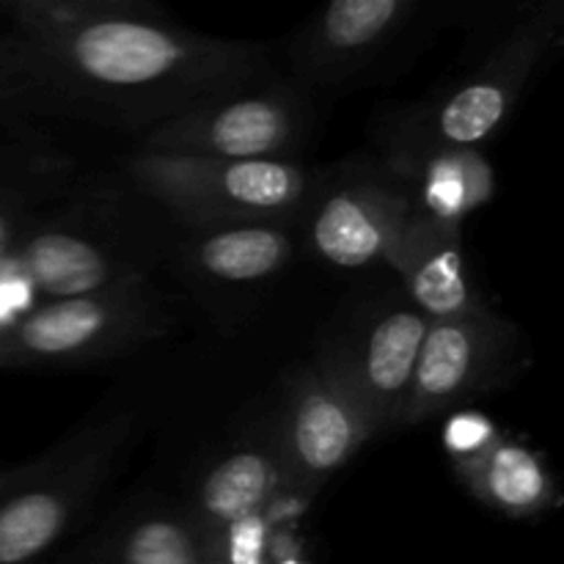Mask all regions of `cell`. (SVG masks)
Returning a JSON list of instances; mask_svg holds the SVG:
<instances>
[{"label": "cell", "instance_id": "30bf717a", "mask_svg": "<svg viewBox=\"0 0 564 564\" xmlns=\"http://www.w3.org/2000/svg\"><path fill=\"white\" fill-rule=\"evenodd\" d=\"M273 427L286 485L303 499L319 494L375 438L358 400L319 350L284 378Z\"/></svg>", "mask_w": 564, "mask_h": 564}, {"label": "cell", "instance_id": "ba28073f", "mask_svg": "<svg viewBox=\"0 0 564 564\" xmlns=\"http://www.w3.org/2000/svg\"><path fill=\"white\" fill-rule=\"evenodd\" d=\"M527 364L523 330L496 308L430 323L394 430L419 427L494 394L523 375Z\"/></svg>", "mask_w": 564, "mask_h": 564}, {"label": "cell", "instance_id": "9a60e30c", "mask_svg": "<svg viewBox=\"0 0 564 564\" xmlns=\"http://www.w3.org/2000/svg\"><path fill=\"white\" fill-rule=\"evenodd\" d=\"M389 268L400 275L405 301L430 323L460 317L488 303L479 297L463 248V226L411 209L391 248Z\"/></svg>", "mask_w": 564, "mask_h": 564}, {"label": "cell", "instance_id": "5bb4252c", "mask_svg": "<svg viewBox=\"0 0 564 564\" xmlns=\"http://www.w3.org/2000/svg\"><path fill=\"white\" fill-rule=\"evenodd\" d=\"M61 564H213V549L185 501L149 494L119 507Z\"/></svg>", "mask_w": 564, "mask_h": 564}, {"label": "cell", "instance_id": "52a82bcc", "mask_svg": "<svg viewBox=\"0 0 564 564\" xmlns=\"http://www.w3.org/2000/svg\"><path fill=\"white\" fill-rule=\"evenodd\" d=\"M149 237L94 218L86 209L39 215L36 224L0 259V279L17 281L36 303L88 295L116 284L152 279Z\"/></svg>", "mask_w": 564, "mask_h": 564}, {"label": "cell", "instance_id": "7402d4cb", "mask_svg": "<svg viewBox=\"0 0 564 564\" xmlns=\"http://www.w3.org/2000/svg\"><path fill=\"white\" fill-rule=\"evenodd\" d=\"M33 303L36 301H33L17 281L0 279V345H3L6 334L14 328L17 319H20Z\"/></svg>", "mask_w": 564, "mask_h": 564}, {"label": "cell", "instance_id": "8fae6325", "mask_svg": "<svg viewBox=\"0 0 564 564\" xmlns=\"http://www.w3.org/2000/svg\"><path fill=\"white\" fill-rule=\"evenodd\" d=\"M427 328L430 319L405 297L367 303L319 347L358 400L375 438L394 433Z\"/></svg>", "mask_w": 564, "mask_h": 564}, {"label": "cell", "instance_id": "e0dca14e", "mask_svg": "<svg viewBox=\"0 0 564 564\" xmlns=\"http://www.w3.org/2000/svg\"><path fill=\"white\" fill-rule=\"evenodd\" d=\"M463 488L499 516L529 521L560 507V490L543 455L518 438L490 435L479 449L452 457Z\"/></svg>", "mask_w": 564, "mask_h": 564}, {"label": "cell", "instance_id": "277c9868", "mask_svg": "<svg viewBox=\"0 0 564 564\" xmlns=\"http://www.w3.org/2000/svg\"><path fill=\"white\" fill-rule=\"evenodd\" d=\"M562 28L564 11H545L521 22L479 55L452 86L400 113L391 130H386V154L430 149L482 152L485 143L507 124L551 50L560 44Z\"/></svg>", "mask_w": 564, "mask_h": 564}, {"label": "cell", "instance_id": "6da1fadb", "mask_svg": "<svg viewBox=\"0 0 564 564\" xmlns=\"http://www.w3.org/2000/svg\"><path fill=\"white\" fill-rule=\"evenodd\" d=\"M259 42L176 25L163 11H108L0 33V119L20 130L83 124L132 143L270 72Z\"/></svg>", "mask_w": 564, "mask_h": 564}, {"label": "cell", "instance_id": "2e32d148", "mask_svg": "<svg viewBox=\"0 0 564 564\" xmlns=\"http://www.w3.org/2000/svg\"><path fill=\"white\" fill-rule=\"evenodd\" d=\"M297 224H231L185 229L180 259L207 284H268L290 268L297 248Z\"/></svg>", "mask_w": 564, "mask_h": 564}, {"label": "cell", "instance_id": "8992f818", "mask_svg": "<svg viewBox=\"0 0 564 564\" xmlns=\"http://www.w3.org/2000/svg\"><path fill=\"white\" fill-rule=\"evenodd\" d=\"M308 130V88L270 69L163 121L138 138L132 152L209 160H297Z\"/></svg>", "mask_w": 564, "mask_h": 564}, {"label": "cell", "instance_id": "4fadbf2b", "mask_svg": "<svg viewBox=\"0 0 564 564\" xmlns=\"http://www.w3.org/2000/svg\"><path fill=\"white\" fill-rule=\"evenodd\" d=\"M284 490L290 485L270 419L231 441L229 449L198 474L185 507L213 545L235 529L268 518Z\"/></svg>", "mask_w": 564, "mask_h": 564}, {"label": "cell", "instance_id": "9c48e42d", "mask_svg": "<svg viewBox=\"0 0 564 564\" xmlns=\"http://www.w3.org/2000/svg\"><path fill=\"white\" fill-rule=\"evenodd\" d=\"M408 213L411 193L389 160H361L319 174L297 235L330 268L367 270L389 264Z\"/></svg>", "mask_w": 564, "mask_h": 564}, {"label": "cell", "instance_id": "3957f363", "mask_svg": "<svg viewBox=\"0 0 564 564\" xmlns=\"http://www.w3.org/2000/svg\"><path fill=\"white\" fill-rule=\"evenodd\" d=\"M130 438V416L97 419L25 466L0 471V564H42L83 521Z\"/></svg>", "mask_w": 564, "mask_h": 564}, {"label": "cell", "instance_id": "7c38bea8", "mask_svg": "<svg viewBox=\"0 0 564 564\" xmlns=\"http://www.w3.org/2000/svg\"><path fill=\"white\" fill-rule=\"evenodd\" d=\"M424 0H328L286 47L290 77L330 88L361 77L422 17Z\"/></svg>", "mask_w": 564, "mask_h": 564}, {"label": "cell", "instance_id": "44dd1931", "mask_svg": "<svg viewBox=\"0 0 564 564\" xmlns=\"http://www.w3.org/2000/svg\"><path fill=\"white\" fill-rule=\"evenodd\" d=\"M39 215L42 209L36 196H28L17 187H0V259L9 257L22 235L36 224Z\"/></svg>", "mask_w": 564, "mask_h": 564}, {"label": "cell", "instance_id": "5b68a950", "mask_svg": "<svg viewBox=\"0 0 564 564\" xmlns=\"http://www.w3.org/2000/svg\"><path fill=\"white\" fill-rule=\"evenodd\" d=\"M174 325L152 279L33 303L0 345V369H75L127 356Z\"/></svg>", "mask_w": 564, "mask_h": 564}, {"label": "cell", "instance_id": "ffe728a7", "mask_svg": "<svg viewBox=\"0 0 564 564\" xmlns=\"http://www.w3.org/2000/svg\"><path fill=\"white\" fill-rule=\"evenodd\" d=\"M108 11H160L154 0H6L9 25H44Z\"/></svg>", "mask_w": 564, "mask_h": 564}, {"label": "cell", "instance_id": "7a4b0ae2", "mask_svg": "<svg viewBox=\"0 0 564 564\" xmlns=\"http://www.w3.org/2000/svg\"><path fill=\"white\" fill-rule=\"evenodd\" d=\"M124 176L182 229L297 224L319 182L301 160H209L132 152Z\"/></svg>", "mask_w": 564, "mask_h": 564}, {"label": "cell", "instance_id": "d6986e66", "mask_svg": "<svg viewBox=\"0 0 564 564\" xmlns=\"http://www.w3.org/2000/svg\"><path fill=\"white\" fill-rule=\"evenodd\" d=\"M564 11V0H424L422 14L466 31V55H485L521 22Z\"/></svg>", "mask_w": 564, "mask_h": 564}, {"label": "cell", "instance_id": "ac0fdd59", "mask_svg": "<svg viewBox=\"0 0 564 564\" xmlns=\"http://www.w3.org/2000/svg\"><path fill=\"white\" fill-rule=\"evenodd\" d=\"M391 169L405 180L411 209L435 220L463 226V220L494 198L496 174L482 152H430L386 154Z\"/></svg>", "mask_w": 564, "mask_h": 564}, {"label": "cell", "instance_id": "603a6c76", "mask_svg": "<svg viewBox=\"0 0 564 564\" xmlns=\"http://www.w3.org/2000/svg\"><path fill=\"white\" fill-rule=\"evenodd\" d=\"M6 14V0H0V17Z\"/></svg>", "mask_w": 564, "mask_h": 564}]
</instances>
